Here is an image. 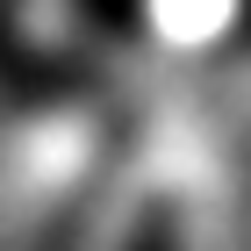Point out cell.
Returning a JSON list of instances; mask_svg holds the SVG:
<instances>
[{
    "instance_id": "obj_2",
    "label": "cell",
    "mask_w": 251,
    "mask_h": 251,
    "mask_svg": "<svg viewBox=\"0 0 251 251\" xmlns=\"http://www.w3.org/2000/svg\"><path fill=\"white\" fill-rule=\"evenodd\" d=\"M244 15H251V0H244Z\"/></svg>"
},
{
    "instance_id": "obj_1",
    "label": "cell",
    "mask_w": 251,
    "mask_h": 251,
    "mask_svg": "<svg viewBox=\"0 0 251 251\" xmlns=\"http://www.w3.org/2000/svg\"><path fill=\"white\" fill-rule=\"evenodd\" d=\"M129 251H173V223H165V215H151V223L129 237Z\"/></svg>"
}]
</instances>
